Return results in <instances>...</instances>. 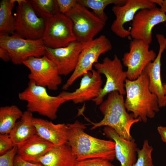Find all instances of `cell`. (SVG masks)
<instances>
[{
    "label": "cell",
    "mask_w": 166,
    "mask_h": 166,
    "mask_svg": "<svg viewBox=\"0 0 166 166\" xmlns=\"http://www.w3.org/2000/svg\"><path fill=\"white\" fill-rule=\"evenodd\" d=\"M126 0H77V3L86 8L92 9L93 12L100 19L106 22L108 17L104 11L107 6L114 4L116 6H122Z\"/></svg>",
    "instance_id": "25"
},
{
    "label": "cell",
    "mask_w": 166,
    "mask_h": 166,
    "mask_svg": "<svg viewBox=\"0 0 166 166\" xmlns=\"http://www.w3.org/2000/svg\"><path fill=\"white\" fill-rule=\"evenodd\" d=\"M77 161L70 146L67 143L55 146L32 162L40 163L44 166H76Z\"/></svg>",
    "instance_id": "20"
},
{
    "label": "cell",
    "mask_w": 166,
    "mask_h": 166,
    "mask_svg": "<svg viewBox=\"0 0 166 166\" xmlns=\"http://www.w3.org/2000/svg\"><path fill=\"white\" fill-rule=\"evenodd\" d=\"M16 146L9 134H0V156L4 154Z\"/></svg>",
    "instance_id": "30"
},
{
    "label": "cell",
    "mask_w": 166,
    "mask_h": 166,
    "mask_svg": "<svg viewBox=\"0 0 166 166\" xmlns=\"http://www.w3.org/2000/svg\"><path fill=\"white\" fill-rule=\"evenodd\" d=\"M32 113L26 110L19 121H17L9 134L12 140L18 146L34 135L36 134L33 123Z\"/></svg>",
    "instance_id": "22"
},
{
    "label": "cell",
    "mask_w": 166,
    "mask_h": 166,
    "mask_svg": "<svg viewBox=\"0 0 166 166\" xmlns=\"http://www.w3.org/2000/svg\"><path fill=\"white\" fill-rule=\"evenodd\" d=\"M68 144L77 161L101 158L110 161L116 157L115 142L92 136L85 132V125L76 120L67 124Z\"/></svg>",
    "instance_id": "1"
},
{
    "label": "cell",
    "mask_w": 166,
    "mask_h": 166,
    "mask_svg": "<svg viewBox=\"0 0 166 166\" xmlns=\"http://www.w3.org/2000/svg\"><path fill=\"white\" fill-rule=\"evenodd\" d=\"M156 7V4L150 0H126L122 6H114L112 9L116 18L111 26V30L121 38L128 37L130 32L124 28V25L132 21L139 10Z\"/></svg>",
    "instance_id": "15"
},
{
    "label": "cell",
    "mask_w": 166,
    "mask_h": 166,
    "mask_svg": "<svg viewBox=\"0 0 166 166\" xmlns=\"http://www.w3.org/2000/svg\"><path fill=\"white\" fill-rule=\"evenodd\" d=\"M76 166H114L108 160L101 158H96L77 161Z\"/></svg>",
    "instance_id": "28"
},
{
    "label": "cell",
    "mask_w": 166,
    "mask_h": 166,
    "mask_svg": "<svg viewBox=\"0 0 166 166\" xmlns=\"http://www.w3.org/2000/svg\"><path fill=\"white\" fill-rule=\"evenodd\" d=\"M105 134L115 142V156L121 166H133L136 161L138 149L134 139L128 140L121 137L112 128L106 126Z\"/></svg>",
    "instance_id": "18"
},
{
    "label": "cell",
    "mask_w": 166,
    "mask_h": 166,
    "mask_svg": "<svg viewBox=\"0 0 166 166\" xmlns=\"http://www.w3.org/2000/svg\"><path fill=\"white\" fill-rule=\"evenodd\" d=\"M153 150L148 141L144 140L141 148L137 150V158L133 166H154L152 157Z\"/></svg>",
    "instance_id": "27"
},
{
    "label": "cell",
    "mask_w": 166,
    "mask_h": 166,
    "mask_svg": "<svg viewBox=\"0 0 166 166\" xmlns=\"http://www.w3.org/2000/svg\"><path fill=\"white\" fill-rule=\"evenodd\" d=\"M18 5L14 14L15 32L29 39H42L46 20L38 17L28 0H16Z\"/></svg>",
    "instance_id": "9"
},
{
    "label": "cell",
    "mask_w": 166,
    "mask_h": 166,
    "mask_svg": "<svg viewBox=\"0 0 166 166\" xmlns=\"http://www.w3.org/2000/svg\"><path fill=\"white\" fill-rule=\"evenodd\" d=\"M99 109L104 117L97 123L88 120L93 125L91 130L102 126H108L114 129L121 137L128 140L133 139L130 133L131 128L141 120L139 118H135L132 113L128 112L123 95L117 91L110 93L107 99L100 105Z\"/></svg>",
    "instance_id": "3"
},
{
    "label": "cell",
    "mask_w": 166,
    "mask_h": 166,
    "mask_svg": "<svg viewBox=\"0 0 166 166\" xmlns=\"http://www.w3.org/2000/svg\"><path fill=\"white\" fill-rule=\"evenodd\" d=\"M30 70L28 77L37 85L56 91L62 83V78L53 62L45 55L30 57L23 63Z\"/></svg>",
    "instance_id": "11"
},
{
    "label": "cell",
    "mask_w": 166,
    "mask_h": 166,
    "mask_svg": "<svg viewBox=\"0 0 166 166\" xmlns=\"http://www.w3.org/2000/svg\"><path fill=\"white\" fill-rule=\"evenodd\" d=\"M65 14L72 22L76 40L84 45L93 40L105 26V23L93 12L77 2Z\"/></svg>",
    "instance_id": "5"
},
{
    "label": "cell",
    "mask_w": 166,
    "mask_h": 166,
    "mask_svg": "<svg viewBox=\"0 0 166 166\" xmlns=\"http://www.w3.org/2000/svg\"><path fill=\"white\" fill-rule=\"evenodd\" d=\"M55 146L35 134L18 146L17 155L32 162L46 154Z\"/></svg>",
    "instance_id": "21"
},
{
    "label": "cell",
    "mask_w": 166,
    "mask_h": 166,
    "mask_svg": "<svg viewBox=\"0 0 166 166\" xmlns=\"http://www.w3.org/2000/svg\"><path fill=\"white\" fill-rule=\"evenodd\" d=\"M149 85L148 77L144 71L136 80L127 79L125 82V108L135 118H140L144 123L148 118H154L160 110L158 98L150 91Z\"/></svg>",
    "instance_id": "2"
},
{
    "label": "cell",
    "mask_w": 166,
    "mask_h": 166,
    "mask_svg": "<svg viewBox=\"0 0 166 166\" xmlns=\"http://www.w3.org/2000/svg\"><path fill=\"white\" fill-rule=\"evenodd\" d=\"M112 48L110 41L103 35L84 44L77 67L63 86L62 89L67 90L78 78L87 72L91 71L93 69V65L98 62L100 56L111 50Z\"/></svg>",
    "instance_id": "8"
},
{
    "label": "cell",
    "mask_w": 166,
    "mask_h": 166,
    "mask_svg": "<svg viewBox=\"0 0 166 166\" xmlns=\"http://www.w3.org/2000/svg\"><path fill=\"white\" fill-rule=\"evenodd\" d=\"M156 37L159 45L158 53L154 61L147 65L144 71L148 77L149 90L157 97L159 108H161L166 106V97L164 93L160 74L161 59L166 49V38L161 34H156Z\"/></svg>",
    "instance_id": "17"
},
{
    "label": "cell",
    "mask_w": 166,
    "mask_h": 166,
    "mask_svg": "<svg viewBox=\"0 0 166 166\" xmlns=\"http://www.w3.org/2000/svg\"><path fill=\"white\" fill-rule=\"evenodd\" d=\"M153 3L155 4H157L159 6H160L163 0H150Z\"/></svg>",
    "instance_id": "36"
},
{
    "label": "cell",
    "mask_w": 166,
    "mask_h": 166,
    "mask_svg": "<svg viewBox=\"0 0 166 166\" xmlns=\"http://www.w3.org/2000/svg\"><path fill=\"white\" fill-rule=\"evenodd\" d=\"M163 86L164 93L166 97V83H163Z\"/></svg>",
    "instance_id": "37"
},
{
    "label": "cell",
    "mask_w": 166,
    "mask_h": 166,
    "mask_svg": "<svg viewBox=\"0 0 166 166\" xmlns=\"http://www.w3.org/2000/svg\"><path fill=\"white\" fill-rule=\"evenodd\" d=\"M58 12L65 14L73 7L77 3L76 0H56Z\"/></svg>",
    "instance_id": "31"
},
{
    "label": "cell",
    "mask_w": 166,
    "mask_h": 166,
    "mask_svg": "<svg viewBox=\"0 0 166 166\" xmlns=\"http://www.w3.org/2000/svg\"><path fill=\"white\" fill-rule=\"evenodd\" d=\"M0 47L7 51L13 63L21 65L30 57H42L45 54V46L42 39L23 38L16 32L10 35H0Z\"/></svg>",
    "instance_id": "6"
},
{
    "label": "cell",
    "mask_w": 166,
    "mask_h": 166,
    "mask_svg": "<svg viewBox=\"0 0 166 166\" xmlns=\"http://www.w3.org/2000/svg\"><path fill=\"white\" fill-rule=\"evenodd\" d=\"M18 97L27 103V110L37 112L52 120L57 117V112L60 106L66 102L60 93L57 96L49 95L46 88L37 85L30 81L26 88L18 93Z\"/></svg>",
    "instance_id": "4"
},
{
    "label": "cell",
    "mask_w": 166,
    "mask_h": 166,
    "mask_svg": "<svg viewBox=\"0 0 166 166\" xmlns=\"http://www.w3.org/2000/svg\"><path fill=\"white\" fill-rule=\"evenodd\" d=\"M149 45L141 40L133 39L131 41L129 51L124 53L122 59L123 65L127 68L128 79L137 78L147 65L156 57L155 51L149 49Z\"/></svg>",
    "instance_id": "12"
},
{
    "label": "cell",
    "mask_w": 166,
    "mask_h": 166,
    "mask_svg": "<svg viewBox=\"0 0 166 166\" xmlns=\"http://www.w3.org/2000/svg\"><path fill=\"white\" fill-rule=\"evenodd\" d=\"M37 16L47 19L59 12L56 0H28Z\"/></svg>",
    "instance_id": "26"
},
{
    "label": "cell",
    "mask_w": 166,
    "mask_h": 166,
    "mask_svg": "<svg viewBox=\"0 0 166 166\" xmlns=\"http://www.w3.org/2000/svg\"><path fill=\"white\" fill-rule=\"evenodd\" d=\"M84 45L76 40L65 47H45V55L55 65L60 75L66 76L75 70Z\"/></svg>",
    "instance_id": "14"
},
{
    "label": "cell",
    "mask_w": 166,
    "mask_h": 166,
    "mask_svg": "<svg viewBox=\"0 0 166 166\" xmlns=\"http://www.w3.org/2000/svg\"><path fill=\"white\" fill-rule=\"evenodd\" d=\"M166 22V14L156 6L138 11L132 21L129 30L133 39L141 40L150 45L152 30L156 25Z\"/></svg>",
    "instance_id": "13"
},
{
    "label": "cell",
    "mask_w": 166,
    "mask_h": 166,
    "mask_svg": "<svg viewBox=\"0 0 166 166\" xmlns=\"http://www.w3.org/2000/svg\"><path fill=\"white\" fill-rule=\"evenodd\" d=\"M14 166H44L39 163L33 162L25 160L17 154L14 160Z\"/></svg>",
    "instance_id": "32"
},
{
    "label": "cell",
    "mask_w": 166,
    "mask_h": 166,
    "mask_svg": "<svg viewBox=\"0 0 166 166\" xmlns=\"http://www.w3.org/2000/svg\"><path fill=\"white\" fill-rule=\"evenodd\" d=\"M157 130L162 140L166 143V127L158 126Z\"/></svg>",
    "instance_id": "34"
},
{
    "label": "cell",
    "mask_w": 166,
    "mask_h": 166,
    "mask_svg": "<svg viewBox=\"0 0 166 166\" xmlns=\"http://www.w3.org/2000/svg\"><path fill=\"white\" fill-rule=\"evenodd\" d=\"M102 84L101 74L93 69L83 74L79 87L75 91H63L60 94L66 101L81 103L98 97L102 89Z\"/></svg>",
    "instance_id": "16"
},
{
    "label": "cell",
    "mask_w": 166,
    "mask_h": 166,
    "mask_svg": "<svg viewBox=\"0 0 166 166\" xmlns=\"http://www.w3.org/2000/svg\"><path fill=\"white\" fill-rule=\"evenodd\" d=\"M0 57L5 62L11 60V57L7 51L1 47H0Z\"/></svg>",
    "instance_id": "33"
},
{
    "label": "cell",
    "mask_w": 166,
    "mask_h": 166,
    "mask_svg": "<svg viewBox=\"0 0 166 166\" xmlns=\"http://www.w3.org/2000/svg\"><path fill=\"white\" fill-rule=\"evenodd\" d=\"M16 0H2L0 2V35H10L15 32L14 17L12 14Z\"/></svg>",
    "instance_id": "24"
},
{
    "label": "cell",
    "mask_w": 166,
    "mask_h": 166,
    "mask_svg": "<svg viewBox=\"0 0 166 166\" xmlns=\"http://www.w3.org/2000/svg\"><path fill=\"white\" fill-rule=\"evenodd\" d=\"M42 39L45 47H64L76 40L71 19L65 14L57 13L46 20Z\"/></svg>",
    "instance_id": "10"
},
{
    "label": "cell",
    "mask_w": 166,
    "mask_h": 166,
    "mask_svg": "<svg viewBox=\"0 0 166 166\" xmlns=\"http://www.w3.org/2000/svg\"><path fill=\"white\" fill-rule=\"evenodd\" d=\"M93 65L98 72L104 74L106 78L105 84L99 95L92 99L96 105L101 104L104 97L112 92L117 91L123 96L126 94L125 82L127 78V72L123 71L121 61L116 54L113 60L106 57L102 63H96Z\"/></svg>",
    "instance_id": "7"
},
{
    "label": "cell",
    "mask_w": 166,
    "mask_h": 166,
    "mask_svg": "<svg viewBox=\"0 0 166 166\" xmlns=\"http://www.w3.org/2000/svg\"><path fill=\"white\" fill-rule=\"evenodd\" d=\"M33 123L36 134L55 146L67 143V124H55L47 120L35 117Z\"/></svg>",
    "instance_id": "19"
},
{
    "label": "cell",
    "mask_w": 166,
    "mask_h": 166,
    "mask_svg": "<svg viewBox=\"0 0 166 166\" xmlns=\"http://www.w3.org/2000/svg\"><path fill=\"white\" fill-rule=\"evenodd\" d=\"M160 6V10L162 11L166 14V0H163L162 3Z\"/></svg>",
    "instance_id": "35"
},
{
    "label": "cell",
    "mask_w": 166,
    "mask_h": 166,
    "mask_svg": "<svg viewBox=\"0 0 166 166\" xmlns=\"http://www.w3.org/2000/svg\"><path fill=\"white\" fill-rule=\"evenodd\" d=\"M18 151L15 146L4 154L0 156V166H14V160Z\"/></svg>",
    "instance_id": "29"
},
{
    "label": "cell",
    "mask_w": 166,
    "mask_h": 166,
    "mask_svg": "<svg viewBox=\"0 0 166 166\" xmlns=\"http://www.w3.org/2000/svg\"><path fill=\"white\" fill-rule=\"evenodd\" d=\"M23 113L16 105L0 108V134H9L15 126L17 120L21 118Z\"/></svg>",
    "instance_id": "23"
}]
</instances>
